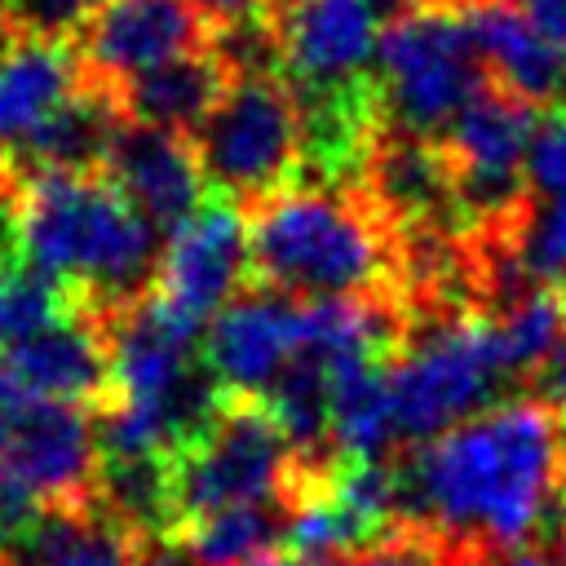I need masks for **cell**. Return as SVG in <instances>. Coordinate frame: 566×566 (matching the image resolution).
<instances>
[{
  "instance_id": "cell-1",
  "label": "cell",
  "mask_w": 566,
  "mask_h": 566,
  "mask_svg": "<svg viewBox=\"0 0 566 566\" xmlns=\"http://www.w3.org/2000/svg\"><path fill=\"white\" fill-rule=\"evenodd\" d=\"M394 460L407 522L500 553L531 539L557 504L562 411L539 394L500 398Z\"/></svg>"
},
{
  "instance_id": "cell-2",
  "label": "cell",
  "mask_w": 566,
  "mask_h": 566,
  "mask_svg": "<svg viewBox=\"0 0 566 566\" xmlns=\"http://www.w3.org/2000/svg\"><path fill=\"white\" fill-rule=\"evenodd\" d=\"M252 283L292 301L402 296V243L358 186H292L248 212Z\"/></svg>"
},
{
  "instance_id": "cell-3",
  "label": "cell",
  "mask_w": 566,
  "mask_h": 566,
  "mask_svg": "<svg viewBox=\"0 0 566 566\" xmlns=\"http://www.w3.org/2000/svg\"><path fill=\"white\" fill-rule=\"evenodd\" d=\"M155 230L106 172H35L18 195V248L31 265L57 274L75 305L97 323L155 287Z\"/></svg>"
},
{
  "instance_id": "cell-4",
  "label": "cell",
  "mask_w": 566,
  "mask_h": 566,
  "mask_svg": "<svg viewBox=\"0 0 566 566\" xmlns=\"http://www.w3.org/2000/svg\"><path fill=\"white\" fill-rule=\"evenodd\" d=\"M509 371L500 363L486 314L473 310H424L411 314L407 340L389 363L398 442H429L469 416L500 402L509 389Z\"/></svg>"
},
{
  "instance_id": "cell-5",
  "label": "cell",
  "mask_w": 566,
  "mask_h": 566,
  "mask_svg": "<svg viewBox=\"0 0 566 566\" xmlns=\"http://www.w3.org/2000/svg\"><path fill=\"white\" fill-rule=\"evenodd\" d=\"M491 84L464 13L447 0H420L385 22L376 49V93L385 128L442 137L451 119Z\"/></svg>"
},
{
  "instance_id": "cell-6",
  "label": "cell",
  "mask_w": 566,
  "mask_h": 566,
  "mask_svg": "<svg viewBox=\"0 0 566 566\" xmlns=\"http://www.w3.org/2000/svg\"><path fill=\"white\" fill-rule=\"evenodd\" d=\"M190 142L203 181L243 212L301 181V106L279 71L234 75Z\"/></svg>"
},
{
  "instance_id": "cell-7",
  "label": "cell",
  "mask_w": 566,
  "mask_h": 566,
  "mask_svg": "<svg viewBox=\"0 0 566 566\" xmlns=\"http://www.w3.org/2000/svg\"><path fill=\"white\" fill-rule=\"evenodd\" d=\"M292 469L296 447L270 402L252 394H226L212 424L172 460L177 531L230 504L283 500Z\"/></svg>"
},
{
  "instance_id": "cell-8",
  "label": "cell",
  "mask_w": 566,
  "mask_h": 566,
  "mask_svg": "<svg viewBox=\"0 0 566 566\" xmlns=\"http://www.w3.org/2000/svg\"><path fill=\"white\" fill-rule=\"evenodd\" d=\"M102 442L97 416L75 402L27 398L0 451L4 539L44 504H80L97 495Z\"/></svg>"
},
{
  "instance_id": "cell-9",
  "label": "cell",
  "mask_w": 566,
  "mask_h": 566,
  "mask_svg": "<svg viewBox=\"0 0 566 566\" xmlns=\"http://www.w3.org/2000/svg\"><path fill=\"white\" fill-rule=\"evenodd\" d=\"M385 18L371 0H279V71L292 88H336L376 71Z\"/></svg>"
},
{
  "instance_id": "cell-10",
  "label": "cell",
  "mask_w": 566,
  "mask_h": 566,
  "mask_svg": "<svg viewBox=\"0 0 566 566\" xmlns=\"http://www.w3.org/2000/svg\"><path fill=\"white\" fill-rule=\"evenodd\" d=\"M155 287L199 323L221 314L243 287H252L248 212L230 199H203V208L168 234Z\"/></svg>"
},
{
  "instance_id": "cell-11",
  "label": "cell",
  "mask_w": 566,
  "mask_h": 566,
  "mask_svg": "<svg viewBox=\"0 0 566 566\" xmlns=\"http://www.w3.org/2000/svg\"><path fill=\"white\" fill-rule=\"evenodd\" d=\"M212 44V27L190 0H106L80 31V66L124 84L150 66Z\"/></svg>"
},
{
  "instance_id": "cell-12",
  "label": "cell",
  "mask_w": 566,
  "mask_h": 566,
  "mask_svg": "<svg viewBox=\"0 0 566 566\" xmlns=\"http://www.w3.org/2000/svg\"><path fill=\"white\" fill-rule=\"evenodd\" d=\"M305 301L270 287H243L203 332V363L226 394L261 398L301 349Z\"/></svg>"
},
{
  "instance_id": "cell-13",
  "label": "cell",
  "mask_w": 566,
  "mask_h": 566,
  "mask_svg": "<svg viewBox=\"0 0 566 566\" xmlns=\"http://www.w3.org/2000/svg\"><path fill=\"white\" fill-rule=\"evenodd\" d=\"M358 190L376 203V212L398 230H460L455 172L438 137H416L398 128H380ZM464 234V230H460Z\"/></svg>"
},
{
  "instance_id": "cell-14",
  "label": "cell",
  "mask_w": 566,
  "mask_h": 566,
  "mask_svg": "<svg viewBox=\"0 0 566 566\" xmlns=\"http://www.w3.org/2000/svg\"><path fill=\"white\" fill-rule=\"evenodd\" d=\"M4 363L27 398L75 402L88 411H102L115 398L106 327L80 305L66 318L4 345Z\"/></svg>"
},
{
  "instance_id": "cell-15",
  "label": "cell",
  "mask_w": 566,
  "mask_h": 566,
  "mask_svg": "<svg viewBox=\"0 0 566 566\" xmlns=\"http://www.w3.org/2000/svg\"><path fill=\"white\" fill-rule=\"evenodd\" d=\"M106 177L119 186V195L164 234H172L186 217L203 208V168L195 155V142L172 128L155 124H124L111 155Z\"/></svg>"
},
{
  "instance_id": "cell-16",
  "label": "cell",
  "mask_w": 566,
  "mask_h": 566,
  "mask_svg": "<svg viewBox=\"0 0 566 566\" xmlns=\"http://www.w3.org/2000/svg\"><path fill=\"white\" fill-rule=\"evenodd\" d=\"M460 13L473 31L478 57L495 88L531 106H566V53L531 22L526 9L509 0H486L464 4Z\"/></svg>"
},
{
  "instance_id": "cell-17",
  "label": "cell",
  "mask_w": 566,
  "mask_h": 566,
  "mask_svg": "<svg viewBox=\"0 0 566 566\" xmlns=\"http://www.w3.org/2000/svg\"><path fill=\"white\" fill-rule=\"evenodd\" d=\"M128 124L119 88L88 75L80 80V88L13 150H4L13 159V168L22 177L35 172H106V155L119 137V128Z\"/></svg>"
},
{
  "instance_id": "cell-18",
  "label": "cell",
  "mask_w": 566,
  "mask_h": 566,
  "mask_svg": "<svg viewBox=\"0 0 566 566\" xmlns=\"http://www.w3.org/2000/svg\"><path fill=\"white\" fill-rule=\"evenodd\" d=\"M142 535L128 531L97 495L35 509L4 544L9 566H128Z\"/></svg>"
},
{
  "instance_id": "cell-19",
  "label": "cell",
  "mask_w": 566,
  "mask_h": 566,
  "mask_svg": "<svg viewBox=\"0 0 566 566\" xmlns=\"http://www.w3.org/2000/svg\"><path fill=\"white\" fill-rule=\"evenodd\" d=\"M84 80L80 53L66 40L18 35L0 53V150L22 146Z\"/></svg>"
},
{
  "instance_id": "cell-20",
  "label": "cell",
  "mask_w": 566,
  "mask_h": 566,
  "mask_svg": "<svg viewBox=\"0 0 566 566\" xmlns=\"http://www.w3.org/2000/svg\"><path fill=\"white\" fill-rule=\"evenodd\" d=\"M234 71L226 66V57L217 53V44H203L195 53H181L164 66H150L119 88L124 115L133 124H155V128H172V133H195L212 106L226 97Z\"/></svg>"
},
{
  "instance_id": "cell-21",
  "label": "cell",
  "mask_w": 566,
  "mask_h": 566,
  "mask_svg": "<svg viewBox=\"0 0 566 566\" xmlns=\"http://www.w3.org/2000/svg\"><path fill=\"white\" fill-rule=\"evenodd\" d=\"M509 380H539L566 345V310L553 283H526L486 314Z\"/></svg>"
},
{
  "instance_id": "cell-22",
  "label": "cell",
  "mask_w": 566,
  "mask_h": 566,
  "mask_svg": "<svg viewBox=\"0 0 566 566\" xmlns=\"http://www.w3.org/2000/svg\"><path fill=\"white\" fill-rule=\"evenodd\" d=\"M203 566H243L261 553H274V544H283L287 535V504L283 500H248V504H230L217 509L199 522H190L186 531H177Z\"/></svg>"
},
{
  "instance_id": "cell-23",
  "label": "cell",
  "mask_w": 566,
  "mask_h": 566,
  "mask_svg": "<svg viewBox=\"0 0 566 566\" xmlns=\"http://www.w3.org/2000/svg\"><path fill=\"white\" fill-rule=\"evenodd\" d=\"M486 548H473L464 539H451L433 526L402 522L340 557L327 562H301V566H486Z\"/></svg>"
},
{
  "instance_id": "cell-24",
  "label": "cell",
  "mask_w": 566,
  "mask_h": 566,
  "mask_svg": "<svg viewBox=\"0 0 566 566\" xmlns=\"http://www.w3.org/2000/svg\"><path fill=\"white\" fill-rule=\"evenodd\" d=\"M513 256L535 283L557 287L566 279V199H531L526 217L513 230Z\"/></svg>"
},
{
  "instance_id": "cell-25",
  "label": "cell",
  "mask_w": 566,
  "mask_h": 566,
  "mask_svg": "<svg viewBox=\"0 0 566 566\" xmlns=\"http://www.w3.org/2000/svg\"><path fill=\"white\" fill-rule=\"evenodd\" d=\"M531 199H566V106H544L526 142Z\"/></svg>"
},
{
  "instance_id": "cell-26",
  "label": "cell",
  "mask_w": 566,
  "mask_h": 566,
  "mask_svg": "<svg viewBox=\"0 0 566 566\" xmlns=\"http://www.w3.org/2000/svg\"><path fill=\"white\" fill-rule=\"evenodd\" d=\"M190 4L203 13V22L212 31L239 27V22H256V18H274V9H279V0H190Z\"/></svg>"
},
{
  "instance_id": "cell-27",
  "label": "cell",
  "mask_w": 566,
  "mask_h": 566,
  "mask_svg": "<svg viewBox=\"0 0 566 566\" xmlns=\"http://www.w3.org/2000/svg\"><path fill=\"white\" fill-rule=\"evenodd\" d=\"M128 566H203L181 535H146Z\"/></svg>"
},
{
  "instance_id": "cell-28",
  "label": "cell",
  "mask_w": 566,
  "mask_h": 566,
  "mask_svg": "<svg viewBox=\"0 0 566 566\" xmlns=\"http://www.w3.org/2000/svg\"><path fill=\"white\" fill-rule=\"evenodd\" d=\"M22 407H27V394L18 389V380H13V371H9V363L0 354V451H4V442H9Z\"/></svg>"
},
{
  "instance_id": "cell-29",
  "label": "cell",
  "mask_w": 566,
  "mask_h": 566,
  "mask_svg": "<svg viewBox=\"0 0 566 566\" xmlns=\"http://www.w3.org/2000/svg\"><path fill=\"white\" fill-rule=\"evenodd\" d=\"M526 13H531V22L566 53V0H526Z\"/></svg>"
},
{
  "instance_id": "cell-30",
  "label": "cell",
  "mask_w": 566,
  "mask_h": 566,
  "mask_svg": "<svg viewBox=\"0 0 566 566\" xmlns=\"http://www.w3.org/2000/svg\"><path fill=\"white\" fill-rule=\"evenodd\" d=\"M18 40V22H13V0H0V53Z\"/></svg>"
},
{
  "instance_id": "cell-31",
  "label": "cell",
  "mask_w": 566,
  "mask_h": 566,
  "mask_svg": "<svg viewBox=\"0 0 566 566\" xmlns=\"http://www.w3.org/2000/svg\"><path fill=\"white\" fill-rule=\"evenodd\" d=\"M557 495L566 500V416H562V469H557Z\"/></svg>"
},
{
  "instance_id": "cell-32",
  "label": "cell",
  "mask_w": 566,
  "mask_h": 566,
  "mask_svg": "<svg viewBox=\"0 0 566 566\" xmlns=\"http://www.w3.org/2000/svg\"><path fill=\"white\" fill-rule=\"evenodd\" d=\"M447 4H460L464 9V4H486V0H447ZM509 4H517V0H509Z\"/></svg>"
},
{
  "instance_id": "cell-33",
  "label": "cell",
  "mask_w": 566,
  "mask_h": 566,
  "mask_svg": "<svg viewBox=\"0 0 566 566\" xmlns=\"http://www.w3.org/2000/svg\"><path fill=\"white\" fill-rule=\"evenodd\" d=\"M0 544H4V495H0Z\"/></svg>"
},
{
  "instance_id": "cell-34",
  "label": "cell",
  "mask_w": 566,
  "mask_h": 566,
  "mask_svg": "<svg viewBox=\"0 0 566 566\" xmlns=\"http://www.w3.org/2000/svg\"><path fill=\"white\" fill-rule=\"evenodd\" d=\"M557 296H562V310H566V279L557 283Z\"/></svg>"
},
{
  "instance_id": "cell-35",
  "label": "cell",
  "mask_w": 566,
  "mask_h": 566,
  "mask_svg": "<svg viewBox=\"0 0 566 566\" xmlns=\"http://www.w3.org/2000/svg\"><path fill=\"white\" fill-rule=\"evenodd\" d=\"M0 566H9V562H4V553H0Z\"/></svg>"
}]
</instances>
